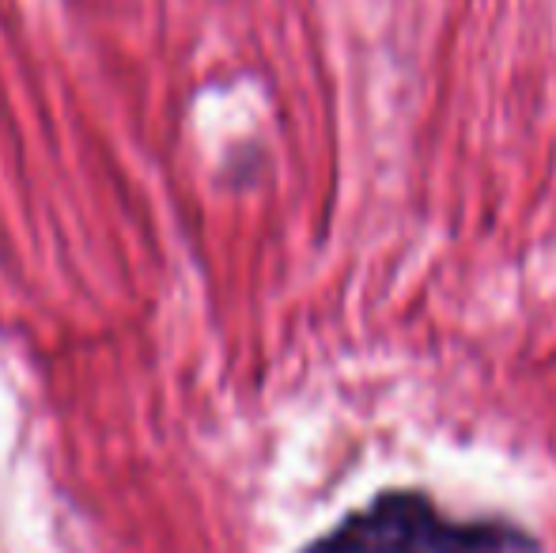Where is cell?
Returning a JSON list of instances; mask_svg holds the SVG:
<instances>
[{
    "mask_svg": "<svg viewBox=\"0 0 556 553\" xmlns=\"http://www.w3.org/2000/svg\"><path fill=\"white\" fill-rule=\"evenodd\" d=\"M303 553H545V542L507 516H454L425 489H382Z\"/></svg>",
    "mask_w": 556,
    "mask_h": 553,
    "instance_id": "obj_1",
    "label": "cell"
}]
</instances>
